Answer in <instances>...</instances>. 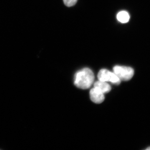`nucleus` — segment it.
I'll list each match as a JSON object with an SVG mask.
<instances>
[{"label": "nucleus", "mask_w": 150, "mask_h": 150, "mask_svg": "<svg viewBox=\"0 0 150 150\" xmlns=\"http://www.w3.org/2000/svg\"><path fill=\"white\" fill-rule=\"evenodd\" d=\"M104 94L96 87H94L90 91V96L93 102L99 104L104 101Z\"/></svg>", "instance_id": "4"}, {"label": "nucleus", "mask_w": 150, "mask_h": 150, "mask_svg": "<svg viewBox=\"0 0 150 150\" xmlns=\"http://www.w3.org/2000/svg\"><path fill=\"white\" fill-rule=\"evenodd\" d=\"M94 87L99 89L103 93L109 92L111 89V86L106 82L98 81L94 83Z\"/></svg>", "instance_id": "5"}, {"label": "nucleus", "mask_w": 150, "mask_h": 150, "mask_svg": "<svg viewBox=\"0 0 150 150\" xmlns=\"http://www.w3.org/2000/svg\"><path fill=\"white\" fill-rule=\"evenodd\" d=\"M146 150H150V147H149V148H147Z\"/></svg>", "instance_id": "8"}, {"label": "nucleus", "mask_w": 150, "mask_h": 150, "mask_svg": "<svg viewBox=\"0 0 150 150\" xmlns=\"http://www.w3.org/2000/svg\"><path fill=\"white\" fill-rule=\"evenodd\" d=\"M98 80L102 81L110 82L114 84L119 85L121 81L113 72L105 69H102L99 71L98 74Z\"/></svg>", "instance_id": "3"}, {"label": "nucleus", "mask_w": 150, "mask_h": 150, "mask_svg": "<svg viewBox=\"0 0 150 150\" xmlns=\"http://www.w3.org/2000/svg\"><path fill=\"white\" fill-rule=\"evenodd\" d=\"M113 72L117 76L120 80H130L134 75V70L130 67L116 66L113 67Z\"/></svg>", "instance_id": "2"}, {"label": "nucleus", "mask_w": 150, "mask_h": 150, "mask_svg": "<svg viewBox=\"0 0 150 150\" xmlns=\"http://www.w3.org/2000/svg\"><path fill=\"white\" fill-rule=\"evenodd\" d=\"M117 19L118 21L122 23H126L130 19V16L126 11H121L117 14Z\"/></svg>", "instance_id": "6"}, {"label": "nucleus", "mask_w": 150, "mask_h": 150, "mask_svg": "<svg viewBox=\"0 0 150 150\" xmlns=\"http://www.w3.org/2000/svg\"><path fill=\"white\" fill-rule=\"evenodd\" d=\"M65 5L67 6L71 7L74 5L76 3L77 0H63Z\"/></svg>", "instance_id": "7"}, {"label": "nucleus", "mask_w": 150, "mask_h": 150, "mask_svg": "<svg viewBox=\"0 0 150 150\" xmlns=\"http://www.w3.org/2000/svg\"><path fill=\"white\" fill-rule=\"evenodd\" d=\"M94 80V75L90 69L85 68L76 73L74 84L78 88L87 89L91 87Z\"/></svg>", "instance_id": "1"}]
</instances>
